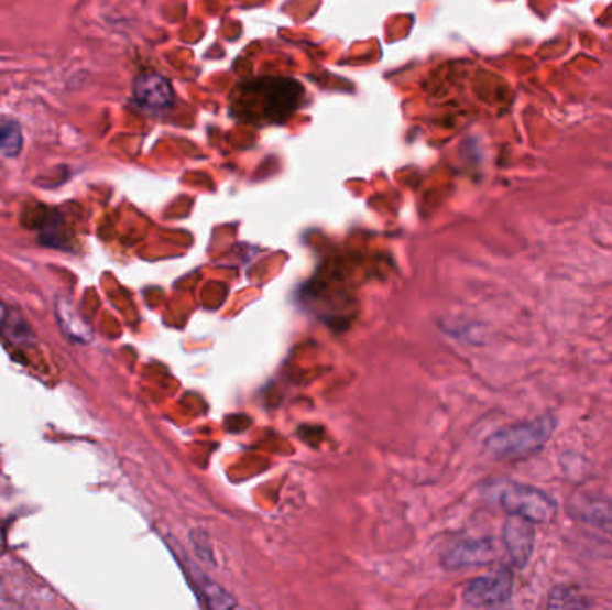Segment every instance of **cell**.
Masks as SVG:
<instances>
[{
    "instance_id": "1",
    "label": "cell",
    "mask_w": 612,
    "mask_h": 610,
    "mask_svg": "<svg viewBox=\"0 0 612 610\" xmlns=\"http://www.w3.org/2000/svg\"><path fill=\"white\" fill-rule=\"evenodd\" d=\"M302 86L285 79L249 83L234 100L237 115L249 122L273 124L287 119L302 99Z\"/></svg>"
},
{
    "instance_id": "6",
    "label": "cell",
    "mask_w": 612,
    "mask_h": 610,
    "mask_svg": "<svg viewBox=\"0 0 612 610\" xmlns=\"http://www.w3.org/2000/svg\"><path fill=\"white\" fill-rule=\"evenodd\" d=\"M133 96L136 105L147 113H167L173 106V88L159 74H142L134 79Z\"/></svg>"
},
{
    "instance_id": "5",
    "label": "cell",
    "mask_w": 612,
    "mask_h": 610,
    "mask_svg": "<svg viewBox=\"0 0 612 610\" xmlns=\"http://www.w3.org/2000/svg\"><path fill=\"white\" fill-rule=\"evenodd\" d=\"M503 548L511 558L512 566L516 569H525L534 555L536 548V529L532 521L509 514L502 532Z\"/></svg>"
},
{
    "instance_id": "10",
    "label": "cell",
    "mask_w": 612,
    "mask_h": 610,
    "mask_svg": "<svg viewBox=\"0 0 612 610\" xmlns=\"http://www.w3.org/2000/svg\"><path fill=\"white\" fill-rule=\"evenodd\" d=\"M22 129L19 122L11 119H0V153L8 157L19 156L22 151Z\"/></svg>"
},
{
    "instance_id": "7",
    "label": "cell",
    "mask_w": 612,
    "mask_h": 610,
    "mask_svg": "<svg viewBox=\"0 0 612 610\" xmlns=\"http://www.w3.org/2000/svg\"><path fill=\"white\" fill-rule=\"evenodd\" d=\"M498 557V546L491 540H468L453 544L445 554L448 568H469V566H488Z\"/></svg>"
},
{
    "instance_id": "3",
    "label": "cell",
    "mask_w": 612,
    "mask_h": 610,
    "mask_svg": "<svg viewBox=\"0 0 612 610\" xmlns=\"http://www.w3.org/2000/svg\"><path fill=\"white\" fill-rule=\"evenodd\" d=\"M498 505L507 514L520 515L532 521L534 525L550 523L557 515L559 506L554 498L537 487L520 482H503L494 489Z\"/></svg>"
},
{
    "instance_id": "9",
    "label": "cell",
    "mask_w": 612,
    "mask_h": 610,
    "mask_svg": "<svg viewBox=\"0 0 612 610\" xmlns=\"http://www.w3.org/2000/svg\"><path fill=\"white\" fill-rule=\"evenodd\" d=\"M548 609H591L593 601L589 600L577 587L557 586L551 589L546 600Z\"/></svg>"
},
{
    "instance_id": "8",
    "label": "cell",
    "mask_w": 612,
    "mask_h": 610,
    "mask_svg": "<svg viewBox=\"0 0 612 610\" xmlns=\"http://www.w3.org/2000/svg\"><path fill=\"white\" fill-rule=\"evenodd\" d=\"M571 506H573V514L586 525L612 535V501L603 498L577 497Z\"/></svg>"
},
{
    "instance_id": "4",
    "label": "cell",
    "mask_w": 612,
    "mask_h": 610,
    "mask_svg": "<svg viewBox=\"0 0 612 610\" xmlns=\"http://www.w3.org/2000/svg\"><path fill=\"white\" fill-rule=\"evenodd\" d=\"M514 591V577L509 568L498 569L474 578L462 591V600L469 607L505 606Z\"/></svg>"
},
{
    "instance_id": "2",
    "label": "cell",
    "mask_w": 612,
    "mask_h": 610,
    "mask_svg": "<svg viewBox=\"0 0 612 610\" xmlns=\"http://www.w3.org/2000/svg\"><path fill=\"white\" fill-rule=\"evenodd\" d=\"M557 426V415L546 412L536 420L498 429L485 440V449L489 455L500 460H523L545 448L554 437Z\"/></svg>"
}]
</instances>
